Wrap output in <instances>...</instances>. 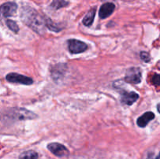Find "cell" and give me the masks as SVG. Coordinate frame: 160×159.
Here are the masks:
<instances>
[{
	"label": "cell",
	"instance_id": "9",
	"mask_svg": "<svg viewBox=\"0 0 160 159\" xmlns=\"http://www.w3.org/2000/svg\"><path fill=\"white\" fill-rule=\"evenodd\" d=\"M115 9V5L112 2L104 3L102 6L100 7L98 15L101 19H106L109 17L111 14L113 12Z\"/></svg>",
	"mask_w": 160,
	"mask_h": 159
},
{
	"label": "cell",
	"instance_id": "13",
	"mask_svg": "<svg viewBox=\"0 0 160 159\" xmlns=\"http://www.w3.org/2000/svg\"><path fill=\"white\" fill-rule=\"evenodd\" d=\"M67 5H68V2H66L65 0H53L51 4V7L55 9H58L64 7V6H67Z\"/></svg>",
	"mask_w": 160,
	"mask_h": 159
},
{
	"label": "cell",
	"instance_id": "4",
	"mask_svg": "<svg viewBox=\"0 0 160 159\" xmlns=\"http://www.w3.org/2000/svg\"><path fill=\"white\" fill-rule=\"evenodd\" d=\"M6 80L10 83L21 84H24V85H31L33 84V80L31 77L16 73H10L7 74L6 76Z\"/></svg>",
	"mask_w": 160,
	"mask_h": 159
},
{
	"label": "cell",
	"instance_id": "12",
	"mask_svg": "<svg viewBox=\"0 0 160 159\" xmlns=\"http://www.w3.org/2000/svg\"><path fill=\"white\" fill-rule=\"evenodd\" d=\"M38 154L33 151H25L20 156V159H37Z\"/></svg>",
	"mask_w": 160,
	"mask_h": 159
},
{
	"label": "cell",
	"instance_id": "6",
	"mask_svg": "<svg viewBox=\"0 0 160 159\" xmlns=\"http://www.w3.org/2000/svg\"><path fill=\"white\" fill-rule=\"evenodd\" d=\"M17 5L15 2H6L0 6V20L6 17H12L16 13Z\"/></svg>",
	"mask_w": 160,
	"mask_h": 159
},
{
	"label": "cell",
	"instance_id": "3",
	"mask_svg": "<svg viewBox=\"0 0 160 159\" xmlns=\"http://www.w3.org/2000/svg\"><path fill=\"white\" fill-rule=\"evenodd\" d=\"M125 81L134 84H139L142 81V71L140 69L137 67L128 69L126 73Z\"/></svg>",
	"mask_w": 160,
	"mask_h": 159
},
{
	"label": "cell",
	"instance_id": "8",
	"mask_svg": "<svg viewBox=\"0 0 160 159\" xmlns=\"http://www.w3.org/2000/svg\"><path fill=\"white\" fill-rule=\"evenodd\" d=\"M139 98V95L135 92L122 91L121 93V102L127 105H131L134 104Z\"/></svg>",
	"mask_w": 160,
	"mask_h": 159
},
{
	"label": "cell",
	"instance_id": "17",
	"mask_svg": "<svg viewBox=\"0 0 160 159\" xmlns=\"http://www.w3.org/2000/svg\"><path fill=\"white\" fill-rule=\"evenodd\" d=\"M157 109H158V111H159V112L160 113V104H158V106H157Z\"/></svg>",
	"mask_w": 160,
	"mask_h": 159
},
{
	"label": "cell",
	"instance_id": "7",
	"mask_svg": "<svg viewBox=\"0 0 160 159\" xmlns=\"http://www.w3.org/2000/svg\"><path fill=\"white\" fill-rule=\"evenodd\" d=\"M48 149L58 157H65L69 154V151L65 146L59 143H51L48 145Z\"/></svg>",
	"mask_w": 160,
	"mask_h": 159
},
{
	"label": "cell",
	"instance_id": "1",
	"mask_svg": "<svg viewBox=\"0 0 160 159\" xmlns=\"http://www.w3.org/2000/svg\"><path fill=\"white\" fill-rule=\"evenodd\" d=\"M21 19L25 24L32 28L35 32L42 34L46 26V19L38 13L34 9L30 7H24L21 11Z\"/></svg>",
	"mask_w": 160,
	"mask_h": 159
},
{
	"label": "cell",
	"instance_id": "14",
	"mask_svg": "<svg viewBox=\"0 0 160 159\" xmlns=\"http://www.w3.org/2000/svg\"><path fill=\"white\" fill-rule=\"evenodd\" d=\"M6 25H7L8 27L12 31H13L14 33H17L19 31V26L16 23L15 21L11 20H6Z\"/></svg>",
	"mask_w": 160,
	"mask_h": 159
},
{
	"label": "cell",
	"instance_id": "18",
	"mask_svg": "<svg viewBox=\"0 0 160 159\" xmlns=\"http://www.w3.org/2000/svg\"><path fill=\"white\" fill-rule=\"evenodd\" d=\"M156 159H160V153H159V154L157 156V157H156Z\"/></svg>",
	"mask_w": 160,
	"mask_h": 159
},
{
	"label": "cell",
	"instance_id": "16",
	"mask_svg": "<svg viewBox=\"0 0 160 159\" xmlns=\"http://www.w3.org/2000/svg\"><path fill=\"white\" fill-rule=\"evenodd\" d=\"M152 81L154 85L160 86V74H155L153 76Z\"/></svg>",
	"mask_w": 160,
	"mask_h": 159
},
{
	"label": "cell",
	"instance_id": "10",
	"mask_svg": "<svg viewBox=\"0 0 160 159\" xmlns=\"http://www.w3.org/2000/svg\"><path fill=\"white\" fill-rule=\"evenodd\" d=\"M155 118V115L153 112H145L144 115H142V116L139 117L137 120V124L138 126H140V127H145L148 125V123L150 121L153 119Z\"/></svg>",
	"mask_w": 160,
	"mask_h": 159
},
{
	"label": "cell",
	"instance_id": "5",
	"mask_svg": "<svg viewBox=\"0 0 160 159\" xmlns=\"http://www.w3.org/2000/svg\"><path fill=\"white\" fill-rule=\"evenodd\" d=\"M69 51L72 54H78L85 51L88 49V45L84 42L77 39H70L67 41Z\"/></svg>",
	"mask_w": 160,
	"mask_h": 159
},
{
	"label": "cell",
	"instance_id": "15",
	"mask_svg": "<svg viewBox=\"0 0 160 159\" xmlns=\"http://www.w3.org/2000/svg\"><path fill=\"white\" fill-rule=\"evenodd\" d=\"M140 57L141 59L143 61H145V62H148L151 60V57H150L149 54L148 52H145V51H142L140 53Z\"/></svg>",
	"mask_w": 160,
	"mask_h": 159
},
{
	"label": "cell",
	"instance_id": "2",
	"mask_svg": "<svg viewBox=\"0 0 160 159\" xmlns=\"http://www.w3.org/2000/svg\"><path fill=\"white\" fill-rule=\"evenodd\" d=\"M37 115L34 112L21 108H12L3 110L0 112V119L5 123L16 122L20 120L33 119Z\"/></svg>",
	"mask_w": 160,
	"mask_h": 159
},
{
	"label": "cell",
	"instance_id": "11",
	"mask_svg": "<svg viewBox=\"0 0 160 159\" xmlns=\"http://www.w3.org/2000/svg\"><path fill=\"white\" fill-rule=\"evenodd\" d=\"M95 12H96V8L94 7L93 9H91V10L86 14L82 21L84 26H89L92 24V23H93L94 21V19H95Z\"/></svg>",
	"mask_w": 160,
	"mask_h": 159
}]
</instances>
